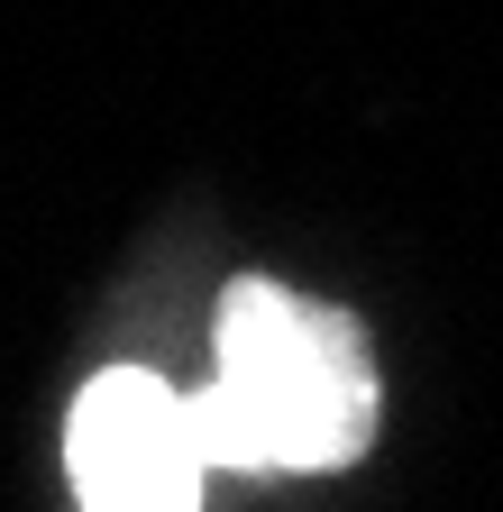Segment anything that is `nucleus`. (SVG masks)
Listing matches in <instances>:
<instances>
[{
    "instance_id": "nucleus-2",
    "label": "nucleus",
    "mask_w": 503,
    "mask_h": 512,
    "mask_svg": "<svg viewBox=\"0 0 503 512\" xmlns=\"http://www.w3.org/2000/svg\"><path fill=\"white\" fill-rule=\"evenodd\" d=\"M65 476L92 512H193L220 467L183 384L156 366H101L65 412Z\"/></svg>"
},
{
    "instance_id": "nucleus-1",
    "label": "nucleus",
    "mask_w": 503,
    "mask_h": 512,
    "mask_svg": "<svg viewBox=\"0 0 503 512\" xmlns=\"http://www.w3.org/2000/svg\"><path fill=\"white\" fill-rule=\"evenodd\" d=\"M375 348L348 311L275 275H238L211 311V384L193 394L220 476H330L375 448Z\"/></svg>"
}]
</instances>
